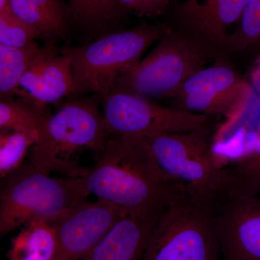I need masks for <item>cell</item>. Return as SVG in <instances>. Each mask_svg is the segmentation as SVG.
Here are the masks:
<instances>
[{
    "mask_svg": "<svg viewBox=\"0 0 260 260\" xmlns=\"http://www.w3.org/2000/svg\"><path fill=\"white\" fill-rule=\"evenodd\" d=\"M79 177L90 195L127 213L162 208L178 194L141 137L109 135L99 160Z\"/></svg>",
    "mask_w": 260,
    "mask_h": 260,
    "instance_id": "obj_1",
    "label": "cell"
},
{
    "mask_svg": "<svg viewBox=\"0 0 260 260\" xmlns=\"http://www.w3.org/2000/svg\"><path fill=\"white\" fill-rule=\"evenodd\" d=\"M96 97L77 99L49 114L39 130L29 162L47 172L79 177L78 158L85 150L101 153L109 138Z\"/></svg>",
    "mask_w": 260,
    "mask_h": 260,
    "instance_id": "obj_2",
    "label": "cell"
},
{
    "mask_svg": "<svg viewBox=\"0 0 260 260\" xmlns=\"http://www.w3.org/2000/svg\"><path fill=\"white\" fill-rule=\"evenodd\" d=\"M51 174L27 160L1 179V237L32 219L51 218L87 202L90 194L82 178L53 177Z\"/></svg>",
    "mask_w": 260,
    "mask_h": 260,
    "instance_id": "obj_3",
    "label": "cell"
},
{
    "mask_svg": "<svg viewBox=\"0 0 260 260\" xmlns=\"http://www.w3.org/2000/svg\"><path fill=\"white\" fill-rule=\"evenodd\" d=\"M169 28L164 24L143 23L108 34L88 45L65 48L71 59V95L94 93L101 97L110 91L116 79L138 64Z\"/></svg>",
    "mask_w": 260,
    "mask_h": 260,
    "instance_id": "obj_4",
    "label": "cell"
},
{
    "mask_svg": "<svg viewBox=\"0 0 260 260\" xmlns=\"http://www.w3.org/2000/svg\"><path fill=\"white\" fill-rule=\"evenodd\" d=\"M218 52L169 27L146 57L116 79L112 89L140 96L174 97L183 83Z\"/></svg>",
    "mask_w": 260,
    "mask_h": 260,
    "instance_id": "obj_5",
    "label": "cell"
},
{
    "mask_svg": "<svg viewBox=\"0 0 260 260\" xmlns=\"http://www.w3.org/2000/svg\"><path fill=\"white\" fill-rule=\"evenodd\" d=\"M143 138L178 194L210 203L221 182L223 166L217 160L209 129L159 133Z\"/></svg>",
    "mask_w": 260,
    "mask_h": 260,
    "instance_id": "obj_6",
    "label": "cell"
},
{
    "mask_svg": "<svg viewBox=\"0 0 260 260\" xmlns=\"http://www.w3.org/2000/svg\"><path fill=\"white\" fill-rule=\"evenodd\" d=\"M143 260H222L209 203L175 195L162 210Z\"/></svg>",
    "mask_w": 260,
    "mask_h": 260,
    "instance_id": "obj_7",
    "label": "cell"
},
{
    "mask_svg": "<svg viewBox=\"0 0 260 260\" xmlns=\"http://www.w3.org/2000/svg\"><path fill=\"white\" fill-rule=\"evenodd\" d=\"M222 260H260V183L223 167L209 203Z\"/></svg>",
    "mask_w": 260,
    "mask_h": 260,
    "instance_id": "obj_8",
    "label": "cell"
},
{
    "mask_svg": "<svg viewBox=\"0 0 260 260\" xmlns=\"http://www.w3.org/2000/svg\"><path fill=\"white\" fill-rule=\"evenodd\" d=\"M109 135L143 137L209 129L210 116L162 107L150 99L112 89L101 96Z\"/></svg>",
    "mask_w": 260,
    "mask_h": 260,
    "instance_id": "obj_9",
    "label": "cell"
},
{
    "mask_svg": "<svg viewBox=\"0 0 260 260\" xmlns=\"http://www.w3.org/2000/svg\"><path fill=\"white\" fill-rule=\"evenodd\" d=\"M124 210L105 202L85 203L49 218L55 227V260H81L123 216Z\"/></svg>",
    "mask_w": 260,
    "mask_h": 260,
    "instance_id": "obj_10",
    "label": "cell"
},
{
    "mask_svg": "<svg viewBox=\"0 0 260 260\" xmlns=\"http://www.w3.org/2000/svg\"><path fill=\"white\" fill-rule=\"evenodd\" d=\"M246 0H186L174 9L178 30L214 51H226L228 29L239 24Z\"/></svg>",
    "mask_w": 260,
    "mask_h": 260,
    "instance_id": "obj_11",
    "label": "cell"
},
{
    "mask_svg": "<svg viewBox=\"0 0 260 260\" xmlns=\"http://www.w3.org/2000/svg\"><path fill=\"white\" fill-rule=\"evenodd\" d=\"M71 59L64 49L49 44L42 47L20 80L18 100L46 110L48 105L73 93Z\"/></svg>",
    "mask_w": 260,
    "mask_h": 260,
    "instance_id": "obj_12",
    "label": "cell"
},
{
    "mask_svg": "<svg viewBox=\"0 0 260 260\" xmlns=\"http://www.w3.org/2000/svg\"><path fill=\"white\" fill-rule=\"evenodd\" d=\"M165 207L126 214L81 260H143Z\"/></svg>",
    "mask_w": 260,
    "mask_h": 260,
    "instance_id": "obj_13",
    "label": "cell"
},
{
    "mask_svg": "<svg viewBox=\"0 0 260 260\" xmlns=\"http://www.w3.org/2000/svg\"><path fill=\"white\" fill-rule=\"evenodd\" d=\"M13 13L40 34L51 39L64 34L72 15L64 0H11Z\"/></svg>",
    "mask_w": 260,
    "mask_h": 260,
    "instance_id": "obj_14",
    "label": "cell"
},
{
    "mask_svg": "<svg viewBox=\"0 0 260 260\" xmlns=\"http://www.w3.org/2000/svg\"><path fill=\"white\" fill-rule=\"evenodd\" d=\"M58 238L49 218H38L27 222L11 241L8 260H55Z\"/></svg>",
    "mask_w": 260,
    "mask_h": 260,
    "instance_id": "obj_15",
    "label": "cell"
},
{
    "mask_svg": "<svg viewBox=\"0 0 260 260\" xmlns=\"http://www.w3.org/2000/svg\"><path fill=\"white\" fill-rule=\"evenodd\" d=\"M251 92L246 82L214 93H197L177 99V109L205 115L229 114L245 104Z\"/></svg>",
    "mask_w": 260,
    "mask_h": 260,
    "instance_id": "obj_16",
    "label": "cell"
},
{
    "mask_svg": "<svg viewBox=\"0 0 260 260\" xmlns=\"http://www.w3.org/2000/svg\"><path fill=\"white\" fill-rule=\"evenodd\" d=\"M42 47L36 42L21 48L0 44L1 100H11L18 95L20 80Z\"/></svg>",
    "mask_w": 260,
    "mask_h": 260,
    "instance_id": "obj_17",
    "label": "cell"
},
{
    "mask_svg": "<svg viewBox=\"0 0 260 260\" xmlns=\"http://www.w3.org/2000/svg\"><path fill=\"white\" fill-rule=\"evenodd\" d=\"M242 81L236 70L229 65L215 64L194 73L183 83L174 97L179 99L192 94L224 91Z\"/></svg>",
    "mask_w": 260,
    "mask_h": 260,
    "instance_id": "obj_18",
    "label": "cell"
},
{
    "mask_svg": "<svg viewBox=\"0 0 260 260\" xmlns=\"http://www.w3.org/2000/svg\"><path fill=\"white\" fill-rule=\"evenodd\" d=\"M39 134L26 132L0 131V177L5 179L28 160Z\"/></svg>",
    "mask_w": 260,
    "mask_h": 260,
    "instance_id": "obj_19",
    "label": "cell"
},
{
    "mask_svg": "<svg viewBox=\"0 0 260 260\" xmlns=\"http://www.w3.org/2000/svg\"><path fill=\"white\" fill-rule=\"evenodd\" d=\"M49 114L46 110L20 100H1L0 102V131L26 132L39 134Z\"/></svg>",
    "mask_w": 260,
    "mask_h": 260,
    "instance_id": "obj_20",
    "label": "cell"
},
{
    "mask_svg": "<svg viewBox=\"0 0 260 260\" xmlns=\"http://www.w3.org/2000/svg\"><path fill=\"white\" fill-rule=\"evenodd\" d=\"M260 49V0H246L235 31L229 36L226 51L249 52Z\"/></svg>",
    "mask_w": 260,
    "mask_h": 260,
    "instance_id": "obj_21",
    "label": "cell"
},
{
    "mask_svg": "<svg viewBox=\"0 0 260 260\" xmlns=\"http://www.w3.org/2000/svg\"><path fill=\"white\" fill-rule=\"evenodd\" d=\"M73 18L85 25L112 21L124 11L114 0H68Z\"/></svg>",
    "mask_w": 260,
    "mask_h": 260,
    "instance_id": "obj_22",
    "label": "cell"
},
{
    "mask_svg": "<svg viewBox=\"0 0 260 260\" xmlns=\"http://www.w3.org/2000/svg\"><path fill=\"white\" fill-rule=\"evenodd\" d=\"M40 34L28 24L18 18L13 12L0 14V44L9 47H27Z\"/></svg>",
    "mask_w": 260,
    "mask_h": 260,
    "instance_id": "obj_23",
    "label": "cell"
},
{
    "mask_svg": "<svg viewBox=\"0 0 260 260\" xmlns=\"http://www.w3.org/2000/svg\"><path fill=\"white\" fill-rule=\"evenodd\" d=\"M225 167L246 179L260 183V137L251 148Z\"/></svg>",
    "mask_w": 260,
    "mask_h": 260,
    "instance_id": "obj_24",
    "label": "cell"
},
{
    "mask_svg": "<svg viewBox=\"0 0 260 260\" xmlns=\"http://www.w3.org/2000/svg\"><path fill=\"white\" fill-rule=\"evenodd\" d=\"M119 7L132 14L140 17L158 16L161 15L172 0H114Z\"/></svg>",
    "mask_w": 260,
    "mask_h": 260,
    "instance_id": "obj_25",
    "label": "cell"
},
{
    "mask_svg": "<svg viewBox=\"0 0 260 260\" xmlns=\"http://www.w3.org/2000/svg\"><path fill=\"white\" fill-rule=\"evenodd\" d=\"M13 12L11 0H0V14H5Z\"/></svg>",
    "mask_w": 260,
    "mask_h": 260,
    "instance_id": "obj_26",
    "label": "cell"
},
{
    "mask_svg": "<svg viewBox=\"0 0 260 260\" xmlns=\"http://www.w3.org/2000/svg\"><path fill=\"white\" fill-rule=\"evenodd\" d=\"M172 1H176V0H172Z\"/></svg>",
    "mask_w": 260,
    "mask_h": 260,
    "instance_id": "obj_27",
    "label": "cell"
}]
</instances>
